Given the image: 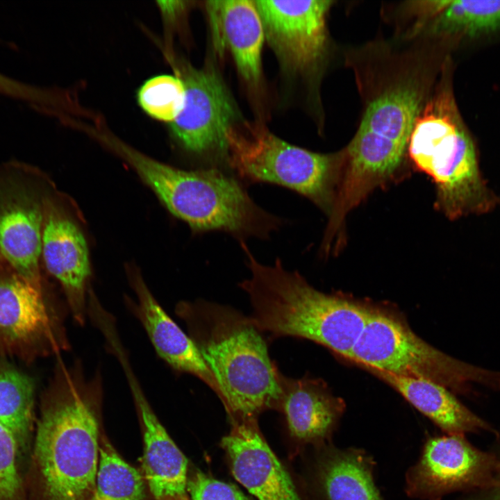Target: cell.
Returning <instances> with one entry per match:
<instances>
[{
	"label": "cell",
	"mask_w": 500,
	"mask_h": 500,
	"mask_svg": "<svg viewBox=\"0 0 500 500\" xmlns=\"http://www.w3.org/2000/svg\"><path fill=\"white\" fill-rule=\"evenodd\" d=\"M206 8L215 51L222 56L228 50L244 81L258 86L265 35L254 1H208Z\"/></svg>",
	"instance_id": "obj_17"
},
{
	"label": "cell",
	"mask_w": 500,
	"mask_h": 500,
	"mask_svg": "<svg viewBox=\"0 0 500 500\" xmlns=\"http://www.w3.org/2000/svg\"><path fill=\"white\" fill-rule=\"evenodd\" d=\"M137 99L149 116L171 124L183 108L185 86L180 77L157 75L147 79L140 87Z\"/></svg>",
	"instance_id": "obj_25"
},
{
	"label": "cell",
	"mask_w": 500,
	"mask_h": 500,
	"mask_svg": "<svg viewBox=\"0 0 500 500\" xmlns=\"http://www.w3.org/2000/svg\"><path fill=\"white\" fill-rule=\"evenodd\" d=\"M116 357L120 363L140 417L144 437L143 470L146 483L156 500L186 495L188 460L156 417L131 368L125 351Z\"/></svg>",
	"instance_id": "obj_15"
},
{
	"label": "cell",
	"mask_w": 500,
	"mask_h": 500,
	"mask_svg": "<svg viewBox=\"0 0 500 500\" xmlns=\"http://www.w3.org/2000/svg\"><path fill=\"white\" fill-rule=\"evenodd\" d=\"M167 500H190V499H188V497L186 494V495H183V496L173 497L171 499H168Z\"/></svg>",
	"instance_id": "obj_30"
},
{
	"label": "cell",
	"mask_w": 500,
	"mask_h": 500,
	"mask_svg": "<svg viewBox=\"0 0 500 500\" xmlns=\"http://www.w3.org/2000/svg\"><path fill=\"white\" fill-rule=\"evenodd\" d=\"M491 500H500V497H499V498H497V499H491Z\"/></svg>",
	"instance_id": "obj_31"
},
{
	"label": "cell",
	"mask_w": 500,
	"mask_h": 500,
	"mask_svg": "<svg viewBox=\"0 0 500 500\" xmlns=\"http://www.w3.org/2000/svg\"><path fill=\"white\" fill-rule=\"evenodd\" d=\"M100 373L60 359L42 394L24 473L28 500H92L100 447Z\"/></svg>",
	"instance_id": "obj_1"
},
{
	"label": "cell",
	"mask_w": 500,
	"mask_h": 500,
	"mask_svg": "<svg viewBox=\"0 0 500 500\" xmlns=\"http://www.w3.org/2000/svg\"><path fill=\"white\" fill-rule=\"evenodd\" d=\"M127 274L135 294V301L127 300L128 306L142 324L158 355L175 370L201 379L221 399L215 378L192 340L163 310L138 270L128 266Z\"/></svg>",
	"instance_id": "obj_16"
},
{
	"label": "cell",
	"mask_w": 500,
	"mask_h": 500,
	"mask_svg": "<svg viewBox=\"0 0 500 500\" xmlns=\"http://www.w3.org/2000/svg\"><path fill=\"white\" fill-rule=\"evenodd\" d=\"M416 167L436 185L435 206L450 219L491 211L499 198L488 187L477 149L458 112L449 83L422 108L408 144Z\"/></svg>",
	"instance_id": "obj_4"
},
{
	"label": "cell",
	"mask_w": 500,
	"mask_h": 500,
	"mask_svg": "<svg viewBox=\"0 0 500 500\" xmlns=\"http://www.w3.org/2000/svg\"><path fill=\"white\" fill-rule=\"evenodd\" d=\"M251 275L240 283L249 297L250 318L271 338L293 336L312 340L351 360L371 308L352 299L322 292L299 272L258 262L240 241Z\"/></svg>",
	"instance_id": "obj_3"
},
{
	"label": "cell",
	"mask_w": 500,
	"mask_h": 500,
	"mask_svg": "<svg viewBox=\"0 0 500 500\" xmlns=\"http://www.w3.org/2000/svg\"><path fill=\"white\" fill-rule=\"evenodd\" d=\"M265 39L284 70L302 74L322 58L326 42L328 0H256Z\"/></svg>",
	"instance_id": "obj_12"
},
{
	"label": "cell",
	"mask_w": 500,
	"mask_h": 500,
	"mask_svg": "<svg viewBox=\"0 0 500 500\" xmlns=\"http://www.w3.org/2000/svg\"><path fill=\"white\" fill-rule=\"evenodd\" d=\"M235 479L258 500H303L264 440L256 419L233 422L222 440Z\"/></svg>",
	"instance_id": "obj_14"
},
{
	"label": "cell",
	"mask_w": 500,
	"mask_h": 500,
	"mask_svg": "<svg viewBox=\"0 0 500 500\" xmlns=\"http://www.w3.org/2000/svg\"><path fill=\"white\" fill-rule=\"evenodd\" d=\"M422 97L417 81L388 88L368 104L354 137L406 151Z\"/></svg>",
	"instance_id": "obj_20"
},
{
	"label": "cell",
	"mask_w": 500,
	"mask_h": 500,
	"mask_svg": "<svg viewBox=\"0 0 500 500\" xmlns=\"http://www.w3.org/2000/svg\"><path fill=\"white\" fill-rule=\"evenodd\" d=\"M53 191L44 212L41 260L60 285L74 319L83 324L88 315L91 269L85 238Z\"/></svg>",
	"instance_id": "obj_13"
},
{
	"label": "cell",
	"mask_w": 500,
	"mask_h": 500,
	"mask_svg": "<svg viewBox=\"0 0 500 500\" xmlns=\"http://www.w3.org/2000/svg\"><path fill=\"white\" fill-rule=\"evenodd\" d=\"M226 160L243 179L282 185L328 215L342 178L344 151L319 153L281 140L260 123L241 122L226 133Z\"/></svg>",
	"instance_id": "obj_6"
},
{
	"label": "cell",
	"mask_w": 500,
	"mask_h": 500,
	"mask_svg": "<svg viewBox=\"0 0 500 500\" xmlns=\"http://www.w3.org/2000/svg\"><path fill=\"white\" fill-rule=\"evenodd\" d=\"M176 313L214 375L232 423L256 419L267 409L279 408L280 372L250 317L204 300L181 301Z\"/></svg>",
	"instance_id": "obj_2"
},
{
	"label": "cell",
	"mask_w": 500,
	"mask_h": 500,
	"mask_svg": "<svg viewBox=\"0 0 500 500\" xmlns=\"http://www.w3.org/2000/svg\"><path fill=\"white\" fill-rule=\"evenodd\" d=\"M187 490L192 500H250L235 486L201 472L188 479Z\"/></svg>",
	"instance_id": "obj_27"
},
{
	"label": "cell",
	"mask_w": 500,
	"mask_h": 500,
	"mask_svg": "<svg viewBox=\"0 0 500 500\" xmlns=\"http://www.w3.org/2000/svg\"><path fill=\"white\" fill-rule=\"evenodd\" d=\"M440 35L476 38L500 31V0L449 1L435 17Z\"/></svg>",
	"instance_id": "obj_23"
},
{
	"label": "cell",
	"mask_w": 500,
	"mask_h": 500,
	"mask_svg": "<svg viewBox=\"0 0 500 500\" xmlns=\"http://www.w3.org/2000/svg\"><path fill=\"white\" fill-rule=\"evenodd\" d=\"M0 260H1V259L0 258Z\"/></svg>",
	"instance_id": "obj_33"
},
{
	"label": "cell",
	"mask_w": 500,
	"mask_h": 500,
	"mask_svg": "<svg viewBox=\"0 0 500 500\" xmlns=\"http://www.w3.org/2000/svg\"><path fill=\"white\" fill-rule=\"evenodd\" d=\"M0 94L15 99L35 107L51 101L45 90L0 73Z\"/></svg>",
	"instance_id": "obj_28"
},
{
	"label": "cell",
	"mask_w": 500,
	"mask_h": 500,
	"mask_svg": "<svg viewBox=\"0 0 500 500\" xmlns=\"http://www.w3.org/2000/svg\"><path fill=\"white\" fill-rule=\"evenodd\" d=\"M351 360L360 367L431 381L453 394H470L474 384L500 390V371L446 354L419 338L399 317L378 309H371Z\"/></svg>",
	"instance_id": "obj_7"
},
{
	"label": "cell",
	"mask_w": 500,
	"mask_h": 500,
	"mask_svg": "<svg viewBox=\"0 0 500 500\" xmlns=\"http://www.w3.org/2000/svg\"><path fill=\"white\" fill-rule=\"evenodd\" d=\"M51 183L39 169L10 160L0 164V258L33 284L40 273L44 205Z\"/></svg>",
	"instance_id": "obj_8"
},
{
	"label": "cell",
	"mask_w": 500,
	"mask_h": 500,
	"mask_svg": "<svg viewBox=\"0 0 500 500\" xmlns=\"http://www.w3.org/2000/svg\"><path fill=\"white\" fill-rule=\"evenodd\" d=\"M98 469L92 500H143L146 481L104 438H101Z\"/></svg>",
	"instance_id": "obj_24"
},
{
	"label": "cell",
	"mask_w": 500,
	"mask_h": 500,
	"mask_svg": "<svg viewBox=\"0 0 500 500\" xmlns=\"http://www.w3.org/2000/svg\"><path fill=\"white\" fill-rule=\"evenodd\" d=\"M282 391L278 410L283 412L290 435L313 447L332 442L345 410L321 380L292 378L279 373Z\"/></svg>",
	"instance_id": "obj_18"
},
{
	"label": "cell",
	"mask_w": 500,
	"mask_h": 500,
	"mask_svg": "<svg viewBox=\"0 0 500 500\" xmlns=\"http://www.w3.org/2000/svg\"><path fill=\"white\" fill-rule=\"evenodd\" d=\"M313 448L312 481L320 500H385L375 481L376 461L367 451L332 442Z\"/></svg>",
	"instance_id": "obj_19"
},
{
	"label": "cell",
	"mask_w": 500,
	"mask_h": 500,
	"mask_svg": "<svg viewBox=\"0 0 500 500\" xmlns=\"http://www.w3.org/2000/svg\"><path fill=\"white\" fill-rule=\"evenodd\" d=\"M44 289L12 269L0 272V357L30 363L68 348L62 317Z\"/></svg>",
	"instance_id": "obj_9"
},
{
	"label": "cell",
	"mask_w": 500,
	"mask_h": 500,
	"mask_svg": "<svg viewBox=\"0 0 500 500\" xmlns=\"http://www.w3.org/2000/svg\"><path fill=\"white\" fill-rule=\"evenodd\" d=\"M500 497V471L494 480L487 489L480 490L478 493L466 497L467 500H491Z\"/></svg>",
	"instance_id": "obj_29"
},
{
	"label": "cell",
	"mask_w": 500,
	"mask_h": 500,
	"mask_svg": "<svg viewBox=\"0 0 500 500\" xmlns=\"http://www.w3.org/2000/svg\"><path fill=\"white\" fill-rule=\"evenodd\" d=\"M500 471L496 456L473 447L462 434L428 438L405 474L404 490L418 500H441L453 492L483 490Z\"/></svg>",
	"instance_id": "obj_11"
},
{
	"label": "cell",
	"mask_w": 500,
	"mask_h": 500,
	"mask_svg": "<svg viewBox=\"0 0 500 500\" xmlns=\"http://www.w3.org/2000/svg\"><path fill=\"white\" fill-rule=\"evenodd\" d=\"M183 108L170 124V133L187 151L226 159L228 130L241 122L235 101L217 69L211 65L195 68L183 65Z\"/></svg>",
	"instance_id": "obj_10"
},
{
	"label": "cell",
	"mask_w": 500,
	"mask_h": 500,
	"mask_svg": "<svg viewBox=\"0 0 500 500\" xmlns=\"http://www.w3.org/2000/svg\"><path fill=\"white\" fill-rule=\"evenodd\" d=\"M140 178L194 231H222L242 240L267 238L280 226V219L258 206L235 178L217 169L188 171L152 159Z\"/></svg>",
	"instance_id": "obj_5"
},
{
	"label": "cell",
	"mask_w": 500,
	"mask_h": 500,
	"mask_svg": "<svg viewBox=\"0 0 500 500\" xmlns=\"http://www.w3.org/2000/svg\"><path fill=\"white\" fill-rule=\"evenodd\" d=\"M499 203H500V198H499Z\"/></svg>",
	"instance_id": "obj_32"
},
{
	"label": "cell",
	"mask_w": 500,
	"mask_h": 500,
	"mask_svg": "<svg viewBox=\"0 0 500 500\" xmlns=\"http://www.w3.org/2000/svg\"><path fill=\"white\" fill-rule=\"evenodd\" d=\"M35 390L29 376L0 357V424L15 439L24 474L34 438Z\"/></svg>",
	"instance_id": "obj_22"
},
{
	"label": "cell",
	"mask_w": 500,
	"mask_h": 500,
	"mask_svg": "<svg viewBox=\"0 0 500 500\" xmlns=\"http://www.w3.org/2000/svg\"><path fill=\"white\" fill-rule=\"evenodd\" d=\"M0 500H28L17 442L0 424Z\"/></svg>",
	"instance_id": "obj_26"
},
{
	"label": "cell",
	"mask_w": 500,
	"mask_h": 500,
	"mask_svg": "<svg viewBox=\"0 0 500 500\" xmlns=\"http://www.w3.org/2000/svg\"><path fill=\"white\" fill-rule=\"evenodd\" d=\"M362 367L388 383L447 434L488 431L497 435L487 422L468 409L444 386L431 381Z\"/></svg>",
	"instance_id": "obj_21"
}]
</instances>
